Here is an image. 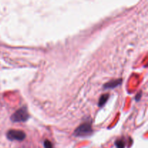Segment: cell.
I'll use <instances>...</instances> for the list:
<instances>
[{
	"mask_svg": "<svg viewBox=\"0 0 148 148\" xmlns=\"http://www.w3.org/2000/svg\"><path fill=\"white\" fill-rule=\"evenodd\" d=\"M121 83H122V79H121V78L112 80V81H110L109 82L104 84L103 88L105 89H114L116 88V87L119 86V85H121Z\"/></svg>",
	"mask_w": 148,
	"mask_h": 148,
	"instance_id": "4",
	"label": "cell"
},
{
	"mask_svg": "<svg viewBox=\"0 0 148 148\" xmlns=\"http://www.w3.org/2000/svg\"><path fill=\"white\" fill-rule=\"evenodd\" d=\"M7 137L10 141H23L25 139L26 134L23 131L11 129L7 131Z\"/></svg>",
	"mask_w": 148,
	"mask_h": 148,
	"instance_id": "3",
	"label": "cell"
},
{
	"mask_svg": "<svg viewBox=\"0 0 148 148\" xmlns=\"http://www.w3.org/2000/svg\"><path fill=\"white\" fill-rule=\"evenodd\" d=\"M141 95H142V93L140 92L138 94H137V96H136V100H137V101H139L140 99V97H141Z\"/></svg>",
	"mask_w": 148,
	"mask_h": 148,
	"instance_id": "8",
	"label": "cell"
},
{
	"mask_svg": "<svg viewBox=\"0 0 148 148\" xmlns=\"http://www.w3.org/2000/svg\"><path fill=\"white\" fill-rule=\"evenodd\" d=\"M115 145L117 148H124L125 147V142L122 139H118L115 142Z\"/></svg>",
	"mask_w": 148,
	"mask_h": 148,
	"instance_id": "6",
	"label": "cell"
},
{
	"mask_svg": "<svg viewBox=\"0 0 148 148\" xmlns=\"http://www.w3.org/2000/svg\"><path fill=\"white\" fill-rule=\"evenodd\" d=\"M92 128L91 122L88 121L79 125L74 132V136L78 137H85L88 136L92 133Z\"/></svg>",
	"mask_w": 148,
	"mask_h": 148,
	"instance_id": "1",
	"label": "cell"
},
{
	"mask_svg": "<svg viewBox=\"0 0 148 148\" xmlns=\"http://www.w3.org/2000/svg\"><path fill=\"white\" fill-rule=\"evenodd\" d=\"M29 114L27 112V108L26 106H23V107H20V109L14 112L12 115L11 120L14 123H19V122H25L28 120L29 118Z\"/></svg>",
	"mask_w": 148,
	"mask_h": 148,
	"instance_id": "2",
	"label": "cell"
},
{
	"mask_svg": "<svg viewBox=\"0 0 148 148\" xmlns=\"http://www.w3.org/2000/svg\"><path fill=\"white\" fill-rule=\"evenodd\" d=\"M43 146H44V148H53L52 143L48 139H46L43 142Z\"/></svg>",
	"mask_w": 148,
	"mask_h": 148,
	"instance_id": "7",
	"label": "cell"
},
{
	"mask_svg": "<svg viewBox=\"0 0 148 148\" xmlns=\"http://www.w3.org/2000/svg\"><path fill=\"white\" fill-rule=\"evenodd\" d=\"M108 97H109V94H103V95L101 97V98H100L99 102H98V106H99V107H102V106H103L104 104H106V102H107V100H108Z\"/></svg>",
	"mask_w": 148,
	"mask_h": 148,
	"instance_id": "5",
	"label": "cell"
}]
</instances>
